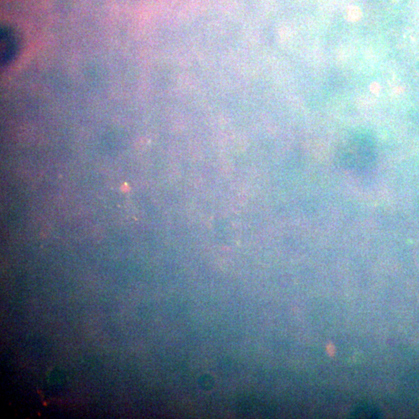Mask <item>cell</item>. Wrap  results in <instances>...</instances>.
<instances>
[{
	"mask_svg": "<svg viewBox=\"0 0 419 419\" xmlns=\"http://www.w3.org/2000/svg\"><path fill=\"white\" fill-rule=\"evenodd\" d=\"M0 46L1 64L2 66H6L14 58L18 49L16 35L11 30L5 28L1 29Z\"/></svg>",
	"mask_w": 419,
	"mask_h": 419,
	"instance_id": "6da1fadb",
	"label": "cell"
},
{
	"mask_svg": "<svg viewBox=\"0 0 419 419\" xmlns=\"http://www.w3.org/2000/svg\"><path fill=\"white\" fill-rule=\"evenodd\" d=\"M352 417H366V418H372V417H379L380 413L376 408L372 405H360L358 408H355L352 411Z\"/></svg>",
	"mask_w": 419,
	"mask_h": 419,
	"instance_id": "7a4b0ae2",
	"label": "cell"
}]
</instances>
